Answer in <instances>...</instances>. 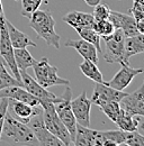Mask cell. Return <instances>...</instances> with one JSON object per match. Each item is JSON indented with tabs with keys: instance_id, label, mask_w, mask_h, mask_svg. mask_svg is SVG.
I'll return each instance as SVG.
<instances>
[{
	"instance_id": "obj_17",
	"label": "cell",
	"mask_w": 144,
	"mask_h": 146,
	"mask_svg": "<svg viewBox=\"0 0 144 146\" xmlns=\"http://www.w3.org/2000/svg\"><path fill=\"white\" fill-rule=\"evenodd\" d=\"M65 47H72L74 48L79 54L83 57V60H88L91 61L96 64H98V61H99V57H98V51L96 50V47L85 39H78V40H74V39H69L67 43H65Z\"/></svg>"
},
{
	"instance_id": "obj_26",
	"label": "cell",
	"mask_w": 144,
	"mask_h": 146,
	"mask_svg": "<svg viewBox=\"0 0 144 146\" xmlns=\"http://www.w3.org/2000/svg\"><path fill=\"white\" fill-rule=\"evenodd\" d=\"M115 124L117 125V127L119 128L121 130H124V131H135L140 127L141 120L136 119L135 116H128V115H126L125 112H124L121 117H118V119L115 121Z\"/></svg>"
},
{
	"instance_id": "obj_19",
	"label": "cell",
	"mask_w": 144,
	"mask_h": 146,
	"mask_svg": "<svg viewBox=\"0 0 144 146\" xmlns=\"http://www.w3.org/2000/svg\"><path fill=\"white\" fill-rule=\"evenodd\" d=\"M62 20L65 21L67 24H69L74 29L82 28V27H92L93 28V25L96 21L92 15L87 14V13H82V11H77V10L70 11L67 15H64L62 17Z\"/></svg>"
},
{
	"instance_id": "obj_21",
	"label": "cell",
	"mask_w": 144,
	"mask_h": 146,
	"mask_svg": "<svg viewBox=\"0 0 144 146\" xmlns=\"http://www.w3.org/2000/svg\"><path fill=\"white\" fill-rule=\"evenodd\" d=\"M96 133L97 130L90 127H85L81 125H77L75 136L73 141L74 146H97L96 142Z\"/></svg>"
},
{
	"instance_id": "obj_9",
	"label": "cell",
	"mask_w": 144,
	"mask_h": 146,
	"mask_svg": "<svg viewBox=\"0 0 144 146\" xmlns=\"http://www.w3.org/2000/svg\"><path fill=\"white\" fill-rule=\"evenodd\" d=\"M0 57H2V60L7 63L13 75L18 81H21L19 70L15 62L14 47L10 43V39L8 36V31L6 27V17L0 18Z\"/></svg>"
},
{
	"instance_id": "obj_6",
	"label": "cell",
	"mask_w": 144,
	"mask_h": 146,
	"mask_svg": "<svg viewBox=\"0 0 144 146\" xmlns=\"http://www.w3.org/2000/svg\"><path fill=\"white\" fill-rule=\"evenodd\" d=\"M103 38L106 44V53H104L105 61L107 63L124 62V32L121 28H116L113 34Z\"/></svg>"
},
{
	"instance_id": "obj_32",
	"label": "cell",
	"mask_w": 144,
	"mask_h": 146,
	"mask_svg": "<svg viewBox=\"0 0 144 146\" xmlns=\"http://www.w3.org/2000/svg\"><path fill=\"white\" fill-rule=\"evenodd\" d=\"M133 7L128 10V14L131 16H133V18L135 19L136 21H140V20H143L144 19V6L143 3L139 2V1H135L133 0Z\"/></svg>"
},
{
	"instance_id": "obj_7",
	"label": "cell",
	"mask_w": 144,
	"mask_h": 146,
	"mask_svg": "<svg viewBox=\"0 0 144 146\" xmlns=\"http://www.w3.org/2000/svg\"><path fill=\"white\" fill-rule=\"evenodd\" d=\"M26 125L32 129L38 145L43 146H63V143L45 127L43 121V112L29 118Z\"/></svg>"
},
{
	"instance_id": "obj_2",
	"label": "cell",
	"mask_w": 144,
	"mask_h": 146,
	"mask_svg": "<svg viewBox=\"0 0 144 146\" xmlns=\"http://www.w3.org/2000/svg\"><path fill=\"white\" fill-rule=\"evenodd\" d=\"M29 26L36 34L52 47L60 48V35L55 32V20L49 10L37 9L29 17Z\"/></svg>"
},
{
	"instance_id": "obj_33",
	"label": "cell",
	"mask_w": 144,
	"mask_h": 146,
	"mask_svg": "<svg viewBox=\"0 0 144 146\" xmlns=\"http://www.w3.org/2000/svg\"><path fill=\"white\" fill-rule=\"evenodd\" d=\"M8 105H9L8 98L0 99V136H1V131H2V127H3L5 116H6V112L8 111Z\"/></svg>"
},
{
	"instance_id": "obj_8",
	"label": "cell",
	"mask_w": 144,
	"mask_h": 146,
	"mask_svg": "<svg viewBox=\"0 0 144 146\" xmlns=\"http://www.w3.org/2000/svg\"><path fill=\"white\" fill-rule=\"evenodd\" d=\"M19 74H20V79L23 82V87L38 99L41 106L49 104V102L56 104L57 101L61 100L60 97L55 96L52 92L47 91L46 88L42 87L36 80H34L28 73L26 72V70H19Z\"/></svg>"
},
{
	"instance_id": "obj_1",
	"label": "cell",
	"mask_w": 144,
	"mask_h": 146,
	"mask_svg": "<svg viewBox=\"0 0 144 146\" xmlns=\"http://www.w3.org/2000/svg\"><path fill=\"white\" fill-rule=\"evenodd\" d=\"M0 143H11L19 145H38L32 129L25 123L17 120L10 112H6Z\"/></svg>"
},
{
	"instance_id": "obj_14",
	"label": "cell",
	"mask_w": 144,
	"mask_h": 146,
	"mask_svg": "<svg viewBox=\"0 0 144 146\" xmlns=\"http://www.w3.org/2000/svg\"><path fill=\"white\" fill-rule=\"evenodd\" d=\"M8 107H10L11 115H15V118L17 120L21 121V123H25V124L29 120L31 117L43 112V108L41 105L31 106L28 104L17 101V100H11V99H9Z\"/></svg>"
},
{
	"instance_id": "obj_15",
	"label": "cell",
	"mask_w": 144,
	"mask_h": 146,
	"mask_svg": "<svg viewBox=\"0 0 144 146\" xmlns=\"http://www.w3.org/2000/svg\"><path fill=\"white\" fill-rule=\"evenodd\" d=\"M126 93L127 92L114 89L105 83H96L90 101L91 104H93L95 101H117L119 102L121 99L126 96Z\"/></svg>"
},
{
	"instance_id": "obj_29",
	"label": "cell",
	"mask_w": 144,
	"mask_h": 146,
	"mask_svg": "<svg viewBox=\"0 0 144 146\" xmlns=\"http://www.w3.org/2000/svg\"><path fill=\"white\" fill-rule=\"evenodd\" d=\"M43 0H21V15L28 18L34 11L39 9Z\"/></svg>"
},
{
	"instance_id": "obj_24",
	"label": "cell",
	"mask_w": 144,
	"mask_h": 146,
	"mask_svg": "<svg viewBox=\"0 0 144 146\" xmlns=\"http://www.w3.org/2000/svg\"><path fill=\"white\" fill-rule=\"evenodd\" d=\"M80 71L83 73L85 76H87L88 79L92 80L95 83H104V78H103V74L99 71L98 66L96 63L88 61V60H85L80 65Z\"/></svg>"
},
{
	"instance_id": "obj_28",
	"label": "cell",
	"mask_w": 144,
	"mask_h": 146,
	"mask_svg": "<svg viewBox=\"0 0 144 146\" xmlns=\"http://www.w3.org/2000/svg\"><path fill=\"white\" fill-rule=\"evenodd\" d=\"M93 29L97 32V34L100 37H104L109 36L110 34H113L116 28H115V26L113 25V23L109 19H104V20L95 21Z\"/></svg>"
},
{
	"instance_id": "obj_10",
	"label": "cell",
	"mask_w": 144,
	"mask_h": 146,
	"mask_svg": "<svg viewBox=\"0 0 144 146\" xmlns=\"http://www.w3.org/2000/svg\"><path fill=\"white\" fill-rule=\"evenodd\" d=\"M119 106L128 116H144V86L142 84L136 91L126 93L119 101Z\"/></svg>"
},
{
	"instance_id": "obj_27",
	"label": "cell",
	"mask_w": 144,
	"mask_h": 146,
	"mask_svg": "<svg viewBox=\"0 0 144 146\" xmlns=\"http://www.w3.org/2000/svg\"><path fill=\"white\" fill-rule=\"evenodd\" d=\"M13 86L23 87V82L18 81L14 75L9 74L2 60L0 58V90L3 88H7V87H13Z\"/></svg>"
},
{
	"instance_id": "obj_13",
	"label": "cell",
	"mask_w": 144,
	"mask_h": 146,
	"mask_svg": "<svg viewBox=\"0 0 144 146\" xmlns=\"http://www.w3.org/2000/svg\"><path fill=\"white\" fill-rule=\"evenodd\" d=\"M108 19L113 23L115 28H121L124 32L125 37L134 36L140 33L136 26V20L129 14H122L118 11L110 10Z\"/></svg>"
},
{
	"instance_id": "obj_25",
	"label": "cell",
	"mask_w": 144,
	"mask_h": 146,
	"mask_svg": "<svg viewBox=\"0 0 144 146\" xmlns=\"http://www.w3.org/2000/svg\"><path fill=\"white\" fill-rule=\"evenodd\" d=\"M75 31L82 39L91 43L96 47V50L98 51L99 54H103V51L100 47V36L97 34V32L92 27H82V28H78Z\"/></svg>"
},
{
	"instance_id": "obj_30",
	"label": "cell",
	"mask_w": 144,
	"mask_h": 146,
	"mask_svg": "<svg viewBox=\"0 0 144 146\" xmlns=\"http://www.w3.org/2000/svg\"><path fill=\"white\" fill-rule=\"evenodd\" d=\"M123 145L127 146H144L143 135L140 134L137 130L135 131H127L126 139Z\"/></svg>"
},
{
	"instance_id": "obj_31",
	"label": "cell",
	"mask_w": 144,
	"mask_h": 146,
	"mask_svg": "<svg viewBox=\"0 0 144 146\" xmlns=\"http://www.w3.org/2000/svg\"><path fill=\"white\" fill-rule=\"evenodd\" d=\"M109 14H110L109 7L106 6V5H104V3H100V2H99L98 5L95 6V10H93L92 16H93V18H95L96 21H98V20L108 19Z\"/></svg>"
},
{
	"instance_id": "obj_5",
	"label": "cell",
	"mask_w": 144,
	"mask_h": 146,
	"mask_svg": "<svg viewBox=\"0 0 144 146\" xmlns=\"http://www.w3.org/2000/svg\"><path fill=\"white\" fill-rule=\"evenodd\" d=\"M72 99V90L70 87H67L63 92V96L61 97V100L54 104L55 111L60 118V120L63 123V125L67 127L70 136H71L72 142L74 141L75 136V130H77V120L74 118V115L72 112L70 101Z\"/></svg>"
},
{
	"instance_id": "obj_35",
	"label": "cell",
	"mask_w": 144,
	"mask_h": 146,
	"mask_svg": "<svg viewBox=\"0 0 144 146\" xmlns=\"http://www.w3.org/2000/svg\"><path fill=\"white\" fill-rule=\"evenodd\" d=\"M3 17H6V16H5L3 8H2V3H1V0H0V18H3Z\"/></svg>"
},
{
	"instance_id": "obj_20",
	"label": "cell",
	"mask_w": 144,
	"mask_h": 146,
	"mask_svg": "<svg viewBox=\"0 0 144 146\" xmlns=\"http://www.w3.org/2000/svg\"><path fill=\"white\" fill-rule=\"evenodd\" d=\"M144 52V35L139 33L134 36L125 37L124 40V63L129 64L131 56L142 54Z\"/></svg>"
},
{
	"instance_id": "obj_34",
	"label": "cell",
	"mask_w": 144,
	"mask_h": 146,
	"mask_svg": "<svg viewBox=\"0 0 144 146\" xmlns=\"http://www.w3.org/2000/svg\"><path fill=\"white\" fill-rule=\"evenodd\" d=\"M88 6H91V7H95L96 5H98L101 0H83Z\"/></svg>"
},
{
	"instance_id": "obj_3",
	"label": "cell",
	"mask_w": 144,
	"mask_h": 146,
	"mask_svg": "<svg viewBox=\"0 0 144 146\" xmlns=\"http://www.w3.org/2000/svg\"><path fill=\"white\" fill-rule=\"evenodd\" d=\"M36 81L44 88H50L53 86H69L70 81L62 79L57 74V68L51 65L47 57H42L33 65Z\"/></svg>"
},
{
	"instance_id": "obj_12",
	"label": "cell",
	"mask_w": 144,
	"mask_h": 146,
	"mask_svg": "<svg viewBox=\"0 0 144 146\" xmlns=\"http://www.w3.org/2000/svg\"><path fill=\"white\" fill-rule=\"evenodd\" d=\"M121 65H122L121 70L114 75V78L110 81L104 82V83L114 89L123 91L131 84V82L136 75L143 72V69H133L129 66L128 63H124V62H121Z\"/></svg>"
},
{
	"instance_id": "obj_23",
	"label": "cell",
	"mask_w": 144,
	"mask_h": 146,
	"mask_svg": "<svg viewBox=\"0 0 144 146\" xmlns=\"http://www.w3.org/2000/svg\"><path fill=\"white\" fill-rule=\"evenodd\" d=\"M14 54L18 70H27L28 68H33V65L37 62V60L32 56L27 48H14Z\"/></svg>"
},
{
	"instance_id": "obj_11",
	"label": "cell",
	"mask_w": 144,
	"mask_h": 146,
	"mask_svg": "<svg viewBox=\"0 0 144 146\" xmlns=\"http://www.w3.org/2000/svg\"><path fill=\"white\" fill-rule=\"evenodd\" d=\"M72 112L77 120V124L90 127V110H91V101L87 98V92L82 91L80 96L70 101Z\"/></svg>"
},
{
	"instance_id": "obj_16",
	"label": "cell",
	"mask_w": 144,
	"mask_h": 146,
	"mask_svg": "<svg viewBox=\"0 0 144 146\" xmlns=\"http://www.w3.org/2000/svg\"><path fill=\"white\" fill-rule=\"evenodd\" d=\"M1 98H8L11 100H17L25 104H28L31 106H37L39 105L38 99L34 97L32 93L27 91L24 87L19 86H13V87H7L0 90V99Z\"/></svg>"
},
{
	"instance_id": "obj_18",
	"label": "cell",
	"mask_w": 144,
	"mask_h": 146,
	"mask_svg": "<svg viewBox=\"0 0 144 146\" xmlns=\"http://www.w3.org/2000/svg\"><path fill=\"white\" fill-rule=\"evenodd\" d=\"M6 27L8 31V36L10 39V43L14 48H26L28 46H33V47L37 46L35 42H33L25 33H23L21 31L16 28L7 18H6Z\"/></svg>"
},
{
	"instance_id": "obj_4",
	"label": "cell",
	"mask_w": 144,
	"mask_h": 146,
	"mask_svg": "<svg viewBox=\"0 0 144 146\" xmlns=\"http://www.w3.org/2000/svg\"><path fill=\"white\" fill-rule=\"evenodd\" d=\"M43 108V121L45 127L47 128L54 136H56L65 146L73 145V142L71 139V136L68 131L67 127L63 125V123L60 120L55 108L54 104H45L42 106Z\"/></svg>"
},
{
	"instance_id": "obj_22",
	"label": "cell",
	"mask_w": 144,
	"mask_h": 146,
	"mask_svg": "<svg viewBox=\"0 0 144 146\" xmlns=\"http://www.w3.org/2000/svg\"><path fill=\"white\" fill-rule=\"evenodd\" d=\"M93 104L98 106L113 123H115L118 117L124 113L123 109L119 106V102L117 101H95Z\"/></svg>"
}]
</instances>
